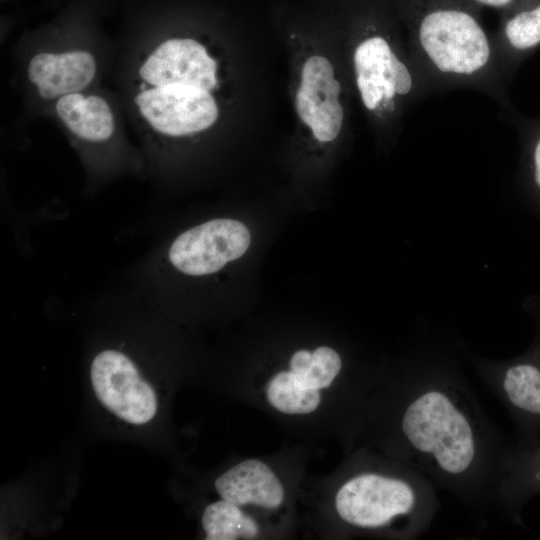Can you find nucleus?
<instances>
[{"label": "nucleus", "mask_w": 540, "mask_h": 540, "mask_svg": "<svg viewBox=\"0 0 540 540\" xmlns=\"http://www.w3.org/2000/svg\"><path fill=\"white\" fill-rule=\"evenodd\" d=\"M335 508L350 526L387 529L415 540L431 527L440 499L429 478L399 461L392 471H364L350 477L336 493Z\"/></svg>", "instance_id": "obj_3"}, {"label": "nucleus", "mask_w": 540, "mask_h": 540, "mask_svg": "<svg viewBox=\"0 0 540 540\" xmlns=\"http://www.w3.org/2000/svg\"><path fill=\"white\" fill-rule=\"evenodd\" d=\"M266 395L269 403L286 414H308L320 404V393L304 385L290 371L277 373L268 383Z\"/></svg>", "instance_id": "obj_15"}, {"label": "nucleus", "mask_w": 540, "mask_h": 540, "mask_svg": "<svg viewBox=\"0 0 540 540\" xmlns=\"http://www.w3.org/2000/svg\"><path fill=\"white\" fill-rule=\"evenodd\" d=\"M393 452L480 521L497 510L512 441L457 371L413 367L396 382Z\"/></svg>", "instance_id": "obj_1"}, {"label": "nucleus", "mask_w": 540, "mask_h": 540, "mask_svg": "<svg viewBox=\"0 0 540 540\" xmlns=\"http://www.w3.org/2000/svg\"><path fill=\"white\" fill-rule=\"evenodd\" d=\"M301 76L299 90L308 94L316 93L322 97L326 83L334 79V69L328 59L316 55L305 62Z\"/></svg>", "instance_id": "obj_18"}, {"label": "nucleus", "mask_w": 540, "mask_h": 540, "mask_svg": "<svg viewBox=\"0 0 540 540\" xmlns=\"http://www.w3.org/2000/svg\"><path fill=\"white\" fill-rule=\"evenodd\" d=\"M341 367L339 354L330 347L321 346L312 353L311 364L299 380L307 387L319 390L331 385Z\"/></svg>", "instance_id": "obj_16"}, {"label": "nucleus", "mask_w": 540, "mask_h": 540, "mask_svg": "<svg viewBox=\"0 0 540 540\" xmlns=\"http://www.w3.org/2000/svg\"><path fill=\"white\" fill-rule=\"evenodd\" d=\"M135 103L151 127L167 136H185L209 128L218 107L209 91L188 85L152 87Z\"/></svg>", "instance_id": "obj_7"}, {"label": "nucleus", "mask_w": 540, "mask_h": 540, "mask_svg": "<svg viewBox=\"0 0 540 540\" xmlns=\"http://www.w3.org/2000/svg\"><path fill=\"white\" fill-rule=\"evenodd\" d=\"M323 101L319 95H308L298 90L296 95V110L301 120L309 125L314 117L318 105Z\"/></svg>", "instance_id": "obj_20"}, {"label": "nucleus", "mask_w": 540, "mask_h": 540, "mask_svg": "<svg viewBox=\"0 0 540 540\" xmlns=\"http://www.w3.org/2000/svg\"><path fill=\"white\" fill-rule=\"evenodd\" d=\"M215 489L222 499L238 506L251 503L274 509L284 497L279 479L256 459L245 460L223 473L215 481Z\"/></svg>", "instance_id": "obj_11"}, {"label": "nucleus", "mask_w": 540, "mask_h": 540, "mask_svg": "<svg viewBox=\"0 0 540 540\" xmlns=\"http://www.w3.org/2000/svg\"><path fill=\"white\" fill-rule=\"evenodd\" d=\"M217 65L199 42L173 38L160 44L142 64L141 78L154 87L195 86L207 91L217 84Z\"/></svg>", "instance_id": "obj_8"}, {"label": "nucleus", "mask_w": 540, "mask_h": 540, "mask_svg": "<svg viewBox=\"0 0 540 540\" xmlns=\"http://www.w3.org/2000/svg\"><path fill=\"white\" fill-rule=\"evenodd\" d=\"M407 46L431 93L455 88L505 102L493 36L468 0H402Z\"/></svg>", "instance_id": "obj_2"}, {"label": "nucleus", "mask_w": 540, "mask_h": 540, "mask_svg": "<svg viewBox=\"0 0 540 540\" xmlns=\"http://www.w3.org/2000/svg\"><path fill=\"white\" fill-rule=\"evenodd\" d=\"M540 495V437L529 443L512 441L497 491L498 513L523 525V507Z\"/></svg>", "instance_id": "obj_9"}, {"label": "nucleus", "mask_w": 540, "mask_h": 540, "mask_svg": "<svg viewBox=\"0 0 540 540\" xmlns=\"http://www.w3.org/2000/svg\"><path fill=\"white\" fill-rule=\"evenodd\" d=\"M493 39L504 74L511 55L530 51L540 44V2L505 14Z\"/></svg>", "instance_id": "obj_13"}, {"label": "nucleus", "mask_w": 540, "mask_h": 540, "mask_svg": "<svg viewBox=\"0 0 540 540\" xmlns=\"http://www.w3.org/2000/svg\"><path fill=\"white\" fill-rule=\"evenodd\" d=\"M56 111L66 127L87 142H104L114 132L113 114L99 96L77 92L63 95L56 103Z\"/></svg>", "instance_id": "obj_12"}, {"label": "nucleus", "mask_w": 540, "mask_h": 540, "mask_svg": "<svg viewBox=\"0 0 540 540\" xmlns=\"http://www.w3.org/2000/svg\"><path fill=\"white\" fill-rule=\"evenodd\" d=\"M534 174L535 181L540 187V138L538 139L534 148Z\"/></svg>", "instance_id": "obj_23"}, {"label": "nucleus", "mask_w": 540, "mask_h": 540, "mask_svg": "<svg viewBox=\"0 0 540 540\" xmlns=\"http://www.w3.org/2000/svg\"><path fill=\"white\" fill-rule=\"evenodd\" d=\"M344 111L341 103L336 100H323L308 125L321 142H329L337 138L343 125Z\"/></svg>", "instance_id": "obj_17"}, {"label": "nucleus", "mask_w": 540, "mask_h": 540, "mask_svg": "<svg viewBox=\"0 0 540 540\" xmlns=\"http://www.w3.org/2000/svg\"><path fill=\"white\" fill-rule=\"evenodd\" d=\"M202 525L208 540L253 539L258 534L255 521L224 499L205 508Z\"/></svg>", "instance_id": "obj_14"}, {"label": "nucleus", "mask_w": 540, "mask_h": 540, "mask_svg": "<svg viewBox=\"0 0 540 540\" xmlns=\"http://www.w3.org/2000/svg\"><path fill=\"white\" fill-rule=\"evenodd\" d=\"M484 385L512 418L519 443L540 437V355L501 365L479 366Z\"/></svg>", "instance_id": "obj_6"}, {"label": "nucleus", "mask_w": 540, "mask_h": 540, "mask_svg": "<svg viewBox=\"0 0 540 540\" xmlns=\"http://www.w3.org/2000/svg\"><path fill=\"white\" fill-rule=\"evenodd\" d=\"M250 241V233L241 222L212 219L181 232L165 251L153 248L140 265L169 267L185 276L203 277L241 257Z\"/></svg>", "instance_id": "obj_4"}, {"label": "nucleus", "mask_w": 540, "mask_h": 540, "mask_svg": "<svg viewBox=\"0 0 540 540\" xmlns=\"http://www.w3.org/2000/svg\"><path fill=\"white\" fill-rule=\"evenodd\" d=\"M341 83L335 78L326 83L323 92V100H336L341 93Z\"/></svg>", "instance_id": "obj_22"}, {"label": "nucleus", "mask_w": 540, "mask_h": 540, "mask_svg": "<svg viewBox=\"0 0 540 540\" xmlns=\"http://www.w3.org/2000/svg\"><path fill=\"white\" fill-rule=\"evenodd\" d=\"M477 8H491L501 11L504 15L532 6L538 0H468Z\"/></svg>", "instance_id": "obj_19"}, {"label": "nucleus", "mask_w": 540, "mask_h": 540, "mask_svg": "<svg viewBox=\"0 0 540 540\" xmlns=\"http://www.w3.org/2000/svg\"><path fill=\"white\" fill-rule=\"evenodd\" d=\"M96 63L87 51L39 53L28 66V78L45 99L75 93L94 78Z\"/></svg>", "instance_id": "obj_10"}, {"label": "nucleus", "mask_w": 540, "mask_h": 540, "mask_svg": "<svg viewBox=\"0 0 540 540\" xmlns=\"http://www.w3.org/2000/svg\"><path fill=\"white\" fill-rule=\"evenodd\" d=\"M90 376L97 398L119 418L139 425L155 416V392L124 352L105 349L97 353L91 362Z\"/></svg>", "instance_id": "obj_5"}, {"label": "nucleus", "mask_w": 540, "mask_h": 540, "mask_svg": "<svg viewBox=\"0 0 540 540\" xmlns=\"http://www.w3.org/2000/svg\"><path fill=\"white\" fill-rule=\"evenodd\" d=\"M312 361V353L307 350L297 351L291 358L290 369L291 372L301 379L307 372Z\"/></svg>", "instance_id": "obj_21"}]
</instances>
